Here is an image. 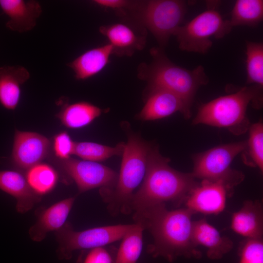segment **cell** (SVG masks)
I'll list each match as a JSON object with an SVG mask.
<instances>
[{"mask_svg": "<svg viewBox=\"0 0 263 263\" xmlns=\"http://www.w3.org/2000/svg\"><path fill=\"white\" fill-rule=\"evenodd\" d=\"M93 2L101 7L118 11L129 9L133 3L125 0H95Z\"/></svg>", "mask_w": 263, "mask_h": 263, "instance_id": "32", "label": "cell"}, {"mask_svg": "<svg viewBox=\"0 0 263 263\" xmlns=\"http://www.w3.org/2000/svg\"><path fill=\"white\" fill-rule=\"evenodd\" d=\"M116 251L105 246L83 250L76 263H114Z\"/></svg>", "mask_w": 263, "mask_h": 263, "instance_id": "30", "label": "cell"}, {"mask_svg": "<svg viewBox=\"0 0 263 263\" xmlns=\"http://www.w3.org/2000/svg\"><path fill=\"white\" fill-rule=\"evenodd\" d=\"M105 110L86 101L64 105L56 115L66 127L77 129L91 124Z\"/></svg>", "mask_w": 263, "mask_h": 263, "instance_id": "22", "label": "cell"}, {"mask_svg": "<svg viewBox=\"0 0 263 263\" xmlns=\"http://www.w3.org/2000/svg\"><path fill=\"white\" fill-rule=\"evenodd\" d=\"M26 179L33 191L41 196L51 191L55 187L58 175L51 165L40 163L26 171Z\"/></svg>", "mask_w": 263, "mask_h": 263, "instance_id": "25", "label": "cell"}, {"mask_svg": "<svg viewBox=\"0 0 263 263\" xmlns=\"http://www.w3.org/2000/svg\"><path fill=\"white\" fill-rule=\"evenodd\" d=\"M263 19V0H237L228 20L232 28L238 26L254 27Z\"/></svg>", "mask_w": 263, "mask_h": 263, "instance_id": "24", "label": "cell"}, {"mask_svg": "<svg viewBox=\"0 0 263 263\" xmlns=\"http://www.w3.org/2000/svg\"><path fill=\"white\" fill-rule=\"evenodd\" d=\"M50 146L48 138L41 134L16 130L8 161L17 169L27 171L48 156Z\"/></svg>", "mask_w": 263, "mask_h": 263, "instance_id": "11", "label": "cell"}, {"mask_svg": "<svg viewBox=\"0 0 263 263\" xmlns=\"http://www.w3.org/2000/svg\"><path fill=\"white\" fill-rule=\"evenodd\" d=\"M131 225L119 224L75 231L70 223L66 222L55 232L58 244L57 257L60 260H70L75 250L105 246L121 240Z\"/></svg>", "mask_w": 263, "mask_h": 263, "instance_id": "9", "label": "cell"}, {"mask_svg": "<svg viewBox=\"0 0 263 263\" xmlns=\"http://www.w3.org/2000/svg\"><path fill=\"white\" fill-rule=\"evenodd\" d=\"M262 89L254 85L245 86L234 93L202 104L193 123L227 129L235 135L243 134L250 127L247 107L250 102L257 108L261 107Z\"/></svg>", "mask_w": 263, "mask_h": 263, "instance_id": "5", "label": "cell"}, {"mask_svg": "<svg viewBox=\"0 0 263 263\" xmlns=\"http://www.w3.org/2000/svg\"><path fill=\"white\" fill-rule=\"evenodd\" d=\"M176 112H180L187 119L191 114L183 101L173 93L163 89L147 87L145 104L137 117L143 121L155 120Z\"/></svg>", "mask_w": 263, "mask_h": 263, "instance_id": "13", "label": "cell"}, {"mask_svg": "<svg viewBox=\"0 0 263 263\" xmlns=\"http://www.w3.org/2000/svg\"><path fill=\"white\" fill-rule=\"evenodd\" d=\"M75 142L71 139L66 132H61L56 134L53 138V150L58 159L69 158L74 154Z\"/></svg>", "mask_w": 263, "mask_h": 263, "instance_id": "31", "label": "cell"}, {"mask_svg": "<svg viewBox=\"0 0 263 263\" xmlns=\"http://www.w3.org/2000/svg\"><path fill=\"white\" fill-rule=\"evenodd\" d=\"M187 7V2L183 0H150L133 2L129 10H132L139 24L152 34L159 47L164 49L182 25Z\"/></svg>", "mask_w": 263, "mask_h": 263, "instance_id": "6", "label": "cell"}, {"mask_svg": "<svg viewBox=\"0 0 263 263\" xmlns=\"http://www.w3.org/2000/svg\"><path fill=\"white\" fill-rule=\"evenodd\" d=\"M123 127L128 136L116 184L111 189H100V194L107 204L112 215L131 212L130 204L135 188L143 181L148 164L150 143L131 131L128 124Z\"/></svg>", "mask_w": 263, "mask_h": 263, "instance_id": "4", "label": "cell"}, {"mask_svg": "<svg viewBox=\"0 0 263 263\" xmlns=\"http://www.w3.org/2000/svg\"><path fill=\"white\" fill-rule=\"evenodd\" d=\"M112 54L113 48L108 43L84 52L67 65L73 71L76 79L86 80L101 72Z\"/></svg>", "mask_w": 263, "mask_h": 263, "instance_id": "21", "label": "cell"}, {"mask_svg": "<svg viewBox=\"0 0 263 263\" xmlns=\"http://www.w3.org/2000/svg\"><path fill=\"white\" fill-rule=\"evenodd\" d=\"M194 214L186 207L169 210L165 204H160L134 212L133 218L152 236L147 252L153 257H161L172 263L181 257H202L192 240Z\"/></svg>", "mask_w": 263, "mask_h": 263, "instance_id": "1", "label": "cell"}, {"mask_svg": "<svg viewBox=\"0 0 263 263\" xmlns=\"http://www.w3.org/2000/svg\"><path fill=\"white\" fill-rule=\"evenodd\" d=\"M29 77V72L21 66L0 67V104L4 108H16L20 100L21 86Z\"/></svg>", "mask_w": 263, "mask_h": 263, "instance_id": "20", "label": "cell"}, {"mask_svg": "<svg viewBox=\"0 0 263 263\" xmlns=\"http://www.w3.org/2000/svg\"><path fill=\"white\" fill-rule=\"evenodd\" d=\"M143 230L139 224H132L121 240L114 263H137L143 248Z\"/></svg>", "mask_w": 263, "mask_h": 263, "instance_id": "23", "label": "cell"}, {"mask_svg": "<svg viewBox=\"0 0 263 263\" xmlns=\"http://www.w3.org/2000/svg\"><path fill=\"white\" fill-rule=\"evenodd\" d=\"M233 190L222 181L202 180L187 196L186 207L194 214H218L225 209L227 197L232 194Z\"/></svg>", "mask_w": 263, "mask_h": 263, "instance_id": "12", "label": "cell"}, {"mask_svg": "<svg viewBox=\"0 0 263 263\" xmlns=\"http://www.w3.org/2000/svg\"><path fill=\"white\" fill-rule=\"evenodd\" d=\"M192 240L196 246L202 245L206 247L207 257L212 260L222 258L233 247L232 240L221 235L206 218L193 221Z\"/></svg>", "mask_w": 263, "mask_h": 263, "instance_id": "17", "label": "cell"}, {"mask_svg": "<svg viewBox=\"0 0 263 263\" xmlns=\"http://www.w3.org/2000/svg\"><path fill=\"white\" fill-rule=\"evenodd\" d=\"M230 227L238 234L249 239H263V209L259 200H247L232 214Z\"/></svg>", "mask_w": 263, "mask_h": 263, "instance_id": "19", "label": "cell"}, {"mask_svg": "<svg viewBox=\"0 0 263 263\" xmlns=\"http://www.w3.org/2000/svg\"><path fill=\"white\" fill-rule=\"evenodd\" d=\"M246 141V151L249 160L246 163L263 171V124L261 121L250 126Z\"/></svg>", "mask_w": 263, "mask_h": 263, "instance_id": "28", "label": "cell"}, {"mask_svg": "<svg viewBox=\"0 0 263 263\" xmlns=\"http://www.w3.org/2000/svg\"><path fill=\"white\" fill-rule=\"evenodd\" d=\"M169 162L160 154L158 147L151 146L142 183L132 198L131 211L166 202L178 206L185 202L198 182L191 173L178 171L169 165Z\"/></svg>", "mask_w": 263, "mask_h": 263, "instance_id": "2", "label": "cell"}, {"mask_svg": "<svg viewBox=\"0 0 263 263\" xmlns=\"http://www.w3.org/2000/svg\"><path fill=\"white\" fill-rule=\"evenodd\" d=\"M125 143L111 147L93 142H75L74 154L82 160L99 162L113 156L122 155Z\"/></svg>", "mask_w": 263, "mask_h": 263, "instance_id": "26", "label": "cell"}, {"mask_svg": "<svg viewBox=\"0 0 263 263\" xmlns=\"http://www.w3.org/2000/svg\"><path fill=\"white\" fill-rule=\"evenodd\" d=\"M0 189L16 199V210L22 214L30 210L41 199L18 171L0 170Z\"/></svg>", "mask_w": 263, "mask_h": 263, "instance_id": "18", "label": "cell"}, {"mask_svg": "<svg viewBox=\"0 0 263 263\" xmlns=\"http://www.w3.org/2000/svg\"><path fill=\"white\" fill-rule=\"evenodd\" d=\"M247 85L263 87V44L245 41Z\"/></svg>", "mask_w": 263, "mask_h": 263, "instance_id": "27", "label": "cell"}, {"mask_svg": "<svg viewBox=\"0 0 263 263\" xmlns=\"http://www.w3.org/2000/svg\"><path fill=\"white\" fill-rule=\"evenodd\" d=\"M0 7L9 18L6 27L19 33L34 28L42 12L39 3L35 0H0Z\"/></svg>", "mask_w": 263, "mask_h": 263, "instance_id": "15", "label": "cell"}, {"mask_svg": "<svg viewBox=\"0 0 263 263\" xmlns=\"http://www.w3.org/2000/svg\"><path fill=\"white\" fill-rule=\"evenodd\" d=\"M246 141L221 145L196 154L193 157L191 172L196 179L210 181H222L231 188L240 184L244 175L230 166L235 157L244 151Z\"/></svg>", "mask_w": 263, "mask_h": 263, "instance_id": "7", "label": "cell"}, {"mask_svg": "<svg viewBox=\"0 0 263 263\" xmlns=\"http://www.w3.org/2000/svg\"><path fill=\"white\" fill-rule=\"evenodd\" d=\"M181 25L174 36L179 49L201 54L207 53L212 45L211 38H221L232 29L228 20L223 19L214 5Z\"/></svg>", "mask_w": 263, "mask_h": 263, "instance_id": "8", "label": "cell"}, {"mask_svg": "<svg viewBox=\"0 0 263 263\" xmlns=\"http://www.w3.org/2000/svg\"><path fill=\"white\" fill-rule=\"evenodd\" d=\"M150 53L152 61L139 65L138 77L147 82V87L163 89L173 93L191 113L197 91L209 82L203 66L199 65L191 70L181 67L172 62L160 47L151 49Z\"/></svg>", "mask_w": 263, "mask_h": 263, "instance_id": "3", "label": "cell"}, {"mask_svg": "<svg viewBox=\"0 0 263 263\" xmlns=\"http://www.w3.org/2000/svg\"><path fill=\"white\" fill-rule=\"evenodd\" d=\"M99 32L109 40L113 48V54L131 56L135 51L144 48L145 36L139 35L130 25L116 23L101 26Z\"/></svg>", "mask_w": 263, "mask_h": 263, "instance_id": "16", "label": "cell"}, {"mask_svg": "<svg viewBox=\"0 0 263 263\" xmlns=\"http://www.w3.org/2000/svg\"><path fill=\"white\" fill-rule=\"evenodd\" d=\"M239 263H263V239L245 238L239 247Z\"/></svg>", "mask_w": 263, "mask_h": 263, "instance_id": "29", "label": "cell"}, {"mask_svg": "<svg viewBox=\"0 0 263 263\" xmlns=\"http://www.w3.org/2000/svg\"><path fill=\"white\" fill-rule=\"evenodd\" d=\"M76 197L62 200L43 210L36 222L29 229L30 238L34 242L44 240L47 234L57 231L66 224Z\"/></svg>", "mask_w": 263, "mask_h": 263, "instance_id": "14", "label": "cell"}, {"mask_svg": "<svg viewBox=\"0 0 263 263\" xmlns=\"http://www.w3.org/2000/svg\"><path fill=\"white\" fill-rule=\"evenodd\" d=\"M55 163L66 178L76 184L78 194L97 188L112 189L117 180V172L98 162L70 157L56 159Z\"/></svg>", "mask_w": 263, "mask_h": 263, "instance_id": "10", "label": "cell"}]
</instances>
